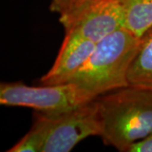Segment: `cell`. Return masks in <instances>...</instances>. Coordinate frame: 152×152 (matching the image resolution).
<instances>
[{
	"label": "cell",
	"mask_w": 152,
	"mask_h": 152,
	"mask_svg": "<svg viewBox=\"0 0 152 152\" xmlns=\"http://www.w3.org/2000/svg\"><path fill=\"white\" fill-rule=\"evenodd\" d=\"M96 101L105 145L127 152L152 133V90L129 86Z\"/></svg>",
	"instance_id": "1"
},
{
	"label": "cell",
	"mask_w": 152,
	"mask_h": 152,
	"mask_svg": "<svg viewBox=\"0 0 152 152\" xmlns=\"http://www.w3.org/2000/svg\"><path fill=\"white\" fill-rule=\"evenodd\" d=\"M141 38L122 28L96 44L86 63L68 83H74L93 99L129 86V70Z\"/></svg>",
	"instance_id": "2"
},
{
	"label": "cell",
	"mask_w": 152,
	"mask_h": 152,
	"mask_svg": "<svg viewBox=\"0 0 152 152\" xmlns=\"http://www.w3.org/2000/svg\"><path fill=\"white\" fill-rule=\"evenodd\" d=\"M95 99L74 83L31 86L23 82H2L0 104L34 109L48 117H57Z\"/></svg>",
	"instance_id": "3"
},
{
	"label": "cell",
	"mask_w": 152,
	"mask_h": 152,
	"mask_svg": "<svg viewBox=\"0 0 152 152\" xmlns=\"http://www.w3.org/2000/svg\"><path fill=\"white\" fill-rule=\"evenodd\" d=\"M65 33H75L97 43L125 28V10L121 0H94L59 15Z\"/></svg>",
	"instance_id": "4"
},
{
	"label": "cell",
	"mask_w": 152,
	"mask_h": 152,
	"mask_svg": "<svg viewBox=\"0 0 152 152\" xmlns=\"http://www.w3.org/2000/svg\"><path fill=\"white\" fill-rule=\"evenodd\" d=\"M48 118V128L42 152H69L83 140L102 134L96 99L57 117Z\"/></svg>",
	"instance_id": "5"
},
{
	"label": "cell",
	"mask_w": 152,
	"mask_h": 152,
	"mask_svg": "<svg viewBox=\"0 0 152 152\" xmlns=\"http://www.w3.org/2000/svg\"><path fill=\"white\" fill-rule=\"evenodd\" d=\"M96 42L75 33H65L53 65L41 79L42 85L68 83L92 53Z\"/></svg>",
	"instance_id": "6"
},
{
	"label": "cell",
	"mask_w": 152,
	"mask_h": 152,
	"mask_svg": "<svg viewBox=\"0 0 152 152\" xmlns=\"http://www.w3.org/2000/svg\"><path fill=\"white\" fill-rule=\"evenodd\" d=\"M128 80L129 86L152 90V27L141 37L139 50L129 70Z\"/></svg>",
	"instance_id": "7"
},
{
	"label": "cell",
	"mask_w": 152,
	"mask_h": 152,
	"mask_svg": "<svg viewBox=\"0 0 152 152\" xmlns=\"http://www.w3.org/2000/svg\"><path fill=\"white\" fill-rule=\"evenodd\" d=\"M125 10V28L141 38L152 27V0H121Z\"/></svg>",
	"instance_id": "8"
},
{
	"label": "cell",
	"mask_w": 152,
	"mask_h": 152,
	"mask_svg": "<svg viewBox=\"0 0 152 152\" xmlns=\"http://www.w3.org/2000/svg\"><path fill=\"white\" fill-rule=\"evenodd\" d=\"M48 128V118L36 113L31 129L24 135L9 152H42Z\"/></svg>",
	"instance_id": "9"
},
{
	"label": "cell",
	"mask_w": 152,
	"mask_h": 152,
	"mask_svg": "<svg viewBox=\"0 0 152 152\" xmlns=\"http://www.w3.org/2000/svg\"><path fill=\"white\" fill-rule=\"evenodd\" d=\"M50 10L58 15L72 10L75 8L94 0H50Z\"/></svg>",
	"instance_id": "10"
},
{
	"label": "cell",
	"mask_w": 152,
	"mask_h": 152,
	"mask_svg": "<svg viewBox=\"0 0 152 152\" xmlns=\"http://www.w3.org/2000/svg\"><path fill=\"white\" fill-rule=\"evenodd\" d=\"M127 152H152V133L134 143Z\"/></svg>",
	"instance_id": "11"
}]
</instances>
